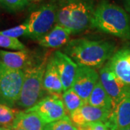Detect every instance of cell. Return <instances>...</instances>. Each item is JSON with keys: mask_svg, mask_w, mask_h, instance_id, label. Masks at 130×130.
<instances>
[{"mask_svg": "<svg viewBox=\"0 0 130 130\" xmlns=\"http://www.w3.org/2000/svg\"><path fill=\"white\" fill-rule=\"evenodd\" d=\"M116 46L104 40L77 38L70 41L65 46L64 53L78 66L101 68L115 54Z\"/></svg>", "mask_w": 130, "mask_h": 130, "instance_id": "obj_1", "label": "cell"}, {"mask_svg": "<svg viewBox=\"0 0 130 130\" xmlns=\"http://www.w3.org/2000/svg\"><path fill=\"white\" fill-rule=\"evenodd\" d=\"M90 27L121 39H130L129 15L124 8L108 0H101L96 5Z\"/></svg>", "mask_w": 130, "mask_h": 130, "instance_id": "obj_2", "label": "cell"}, {"mask_svg": "<svg viewBox=\"0 0 130 130\" xmlns=\"http://www.w3.org/2000/svg\"><path fill=\"white\" fill-rule=\"evenodd\" d=\"M56 5V24L71 34L83 32L91 25L94 0H59Z\"/></svg>", "mask_w": 130, "mask_h": 130, "instance_id": "obj_3", "label": "cell"}, {"mask_svg": "<svg viewBox=\"0 0 130 130\" xmlns=\"http://www.w3.org/2000/svg\"><path fill=\"white\" fill-rule=\"evenodd\" d=\"M48 59L45 58L38 64H32L24 70L23 83L17 106L28 109L35 106L43 98V80Z\"/></svg>", "mask_w": 130, "mask_h": 130, "instance_id": "obj_4", "label": "cell"}, {"mask_svg": "<svg viewBox=\"0 0 130 130\" xmlns=\"http://www.w3.org/2000/svg\"><path fill=\"white\" fill-rule=\"evenodd\" d=\"M56 12L55 3L42 5L31 12L25 22L28 25L27 36L38 41L46 35L56 25Z\"/></svg>", "mask_w": 130, "mask_h": 130, "instance_id": "obj_5", "label": "cell"}, {"mask_svg": "<svg viewBox=\"0 0 130 130\" xmlns=\"http://www.w3.org/2000/svg\"><path fill=\"white\" fill-rule=\"evenodd\" d=\"M23 70L11 69L0 61V103L8 106L17 104L23 83Z\"/></svg>", "mask_w": 130, "mask_h": 130, "instance_id": "obj_6", "label": "cell"}, {"mask_svg": "<svg viewBox=\"0 0 130 130\" xmlns=\"http://www.w3.org/2000/svg\"><path fill=\"white\" fill-rule=\"evenodd\" d=\"M25 111L36 113L46 125L67 116L61 98L53 94L43 98L35 106Z\"/></svg>", "mask_w": 130, "mask_h": 130, "instance_id": "obj_7", "label": "cell"}, {"mask_svg": "<svg viewBox=\"0 0 130 130\" xmlns=\"http://www.w3.org/2000/svg\"><path fill=\"white\" fill-rule=\"evenodd\" d=\"M100 82L113 102L112 109L127 95H130V85L123 83L106 64L99 72Z\"/></svg>", "mask_w": 130, "mask_h": 130, "instance_id": "obj_8", "label": "cell"}, {"mask_svg": "<svg viewBox=\"0 0 130 130\" xmlns=\"http://www.w3.org/2000/svg\"><path fill=\"white\" fill-rule=\"evenodd\" d=\"M99 79V73L94 68L78 66L72 88L88 103L89 96Z\"/></svg>", "mask_w": 130, "mask_h": 130, "instance_id": "obj_9", "label": "cell"}, {"mask_svg": "<svg viewBox=\"0 0 130 130\" xmlns=\"http://www.w3.org/2000/svg\"><path fill=\"white\" fill-rule=\"evenodd\" d=\"M111 114V111L102 108L85 104L70 114L71 120L78 128L96 122H106Z\"/></svg>", "mask_w": 130, "mask_h": 130, "instance_id": "obj_10", "label": "cell"}, {"mask_svg": "<svg viewBox=\"0 0 130 130\" xmlns=\"http://www.w3.org/2000/svg\"><path fill=\"white\" fill-rule=\"evenodd\" d=\"M60 76L64 91L73 85L78 65L70 56L61 51H56L51 56Z\"/></svg>", "mask_w": 130, "mask_h": 130, "instance_id": "obj_11", "label": "cell"}, {"mask_svg": "<svg viewBox=\"0 0 130 130\" xmlns=\"http://www.w3.org/2000/svg\"><path fill=\"white\" fill-rule=\"evenodd\" d=\"M106 64L123 83L130 85V48L116 51Z\"/></svg>", "mask_w": 130, "mask_h": 130, "instance_id": "obj_12", "label": "cell"}, {"mask_svg": "<svg viewBox=\"0 0 130 130\" xmlns=\"http://www.w3.org/2000/svg\"><path fill=\"white\" fill-rule=\"evenodd\" d=\"M106 123L111 130H120L130 126V95L112 109Z\"/></svg>", "mask_w": 130, "mask_h": 130, "instance_id": "obj_13", "label": "cell"}, {"mask_svg": "<svg viewBox=\"0 0 130 130\" xmlns=\"http://www.w3.org/2000/svg\"><path fill=\"white\" fill-rule=\"evenodd\" d=\"M0 61L11 69L25 70L33 64V61L26 50L7 51L0 50Z\"/></svg>", "mask_w": 130, "mask_h": 130, "instance_id": "obj_14", "label": "cell"}, {"mask_svg": "<svg viewBox=\"0 0 130 130\" xmlns=\"http://www.w3.org/2000/svg\"><path fill=\"white\" fill-rule=\"evenodd\" d=\"M70 35V31L56 24L46 35L39 39L38 43L43 48H57L68 43Z\"/></svg>", "mask_w": 130, "mask_h": 130, "instance_id": "obj_15", "label": "cell"}, {"mask_svg": "<svg viewBox=\"0 0 130 130\" xmlns=\"http://www.w3.org/2000/svg\"><path fill=\"white\" fill-rule=\"evenodd\" d=\"M43 88L44 91L53 95H57L64 92L61 79L52 57L47 62L43 80Z\"/></svg>", "mask_w": 130, "mask_h": 130, "instance_id": "obj_16", "label": "cell"}, {"mask_svg": "<svg viewBox=\"0 0 130 130\" xmlns=\"http://www.w3.org/2000/svg\"><path fill=\"white\" fill-rule=\"evenodd\" d=\"M46 124L36 113L31 111H19L12 124L13 128L25 130H45Z\"/></svg>", "mask_w": 130, "mask_h": 130, "instance_id": "obj_17", "label": "cell"}, {"mask_svg": "<svg viewBox=\"0 0 130 130\" xmlns=\"http://www.w3.org/2000/svg\"><path fill=\"white\" fill-rule=\"evenodd\" d=\"M88 103L93 106L102 108L111 111L113 107L111 98L103 87L100 79L93 88L92 93H90L88 100Z\"/></svg>", "mask_w": 130, "mask_h": 130, "instance_id": "obj_18", "label": "cell"}, {"mask_svg": "<svg viewBox=\"0 0 130 130\" xmlns=\"http://www.w3.org/2000/svg\"><path fill=\"white\" fill-rule=\"evenodd\" d=\"M61 100L66 111L70 114L87 103L72 88L63 92Z\"/></svg>", "mask_w": 130, "mask_h": 130, "instance_id": "obj_19", "label": "cell"}, {"mask_svg": "<svg viewBox=\"0 0 130 130\" xmlns=\"http://www.w3.org/2000/svg\"><path fill=\"white\" fill-rule=\"evenodd\" d=\"M18 113L10 106L0 103V126L12 127Z\"/></svg>", "mask_w": 130, "mask_h": 130, "instance_id": "obj_20", "label": "cell"}, {"mask_svg": "<svg viewBox=\"0 0 130 130\" xmlns=\"http://www.w3.org/2000/svg\"><path fill=\"white\" fill-rule=\"evenodd\" d=\"M45 130H79V128L71 120L70 116H65L62 119L45 126Z\"/></svg>", "mask_w": 130, "mask_h": 130, "instance_id": "obj_21", "label": "cell"}, {"mask_svg": "<svg viewBox=\"0 0 130 130\" xmlns=\"http://www.w3.org/2000/svg\"><path fill=\"white\" fill-rule=\"evenodd\" d=\"M0 47L17 51L25 50V45L19 41L18 38L5 36H0Z\"/></svg>", "mask_w": 130, "mask_h": 130, "instance_id": "obj_22", "label": "cell"}, {"mask_svg": "<svg viewBox=\"0 0 130 130\" xmlns=\"http://www.w3.org/2000/svg\"><path fill=\"white\" fill-rule=\"evenodd\" d=\"M27 33H28V25L25 23H24L13 27V28H9V29L4 30H1L0 36H8V37L18 38V37L23 36H27Z\"/></svg>", "mask_w": 130, "mask_h": 130, "instance_id": "obj_23", "label": "cell"}, {"mask_svg": "<svg viewBox=\"0 0 130 130\" xmlns=\"http://www.w3.org/2000/svg\"><path fill=\"white\" fill-rule=\"evenodd\" d=\"M1 5L12 12L20 11L28 5V0H0Z\"/></svg>", "mask_w": 130, "mask_h": 130, "instance_id": "obj_24", "label": "cell"}, {"mask_svg": "<svg viewBox=\"0 0 130 130\" xmlns=\"http://www.w3.org/2000/svg\"><path fill=\"white\" fill-rule=\"evenodd\" d=\"M79 130H111L106 122H96L79 127Z\"/></svg>", "mask_w": 130, "mask_h": 130, "instance_id": "obj_25", "label": "cell"}, {"mask_svg": "<svg viewBox=\"0 0 130 130\" xmlns=\"http://www.w3.org/2000/svg\"><path fill=\"white\" fill-rule=\"evenodd\" d=\"M121 2L124 9L130 13V0H121Z\"/></svg>", "mask_w": 130, "mask_h": 130, "instance_id": "obj_26", "label": "cell"}, {"mask_svg": "<svg viewBox=\"0 0 130 130\" xmlns=\"http://www.w3.org/2000/svg\"><path fill=\"white\" fill-rule=\"evenodd\" d=\"M0 130H10V128L5 127V126H0Z\"/></svg>", "mask_w": 130, "mask_h": 130, "instance_id": "obj_27", "label": "cell"}, {"mask_svg": "<svg viewBox=\"0 0 130 130\" xmlns=\"http://www.w3.org/2000/svg\"><path fill=\"white\" fill-rule=\"evenodd\" d=\"M10 130H25L23 129H20V128H13V127H10Z\"/></svg>", "mask_w": 130, "mask_h": 130, "instance_id": "obj_28", "label": "cell"}, {"mask_svg": "<svg viewBox=\"0 0 130 130\" xmlns=\"http://www.w3.org/2000/svg\"><path fill=\"white\" fill-rule=\"evenodd\" d=\"M120 130H130V126H126L125 128H124V129H120Z\"/></svg>", "mask_w": 130, "mask_h": 130, "instance_id": "obj_29", "label": "cell"}, {"mask_svg": "<svg viewBox=\"0 0 130 130\" xmlns=\"http://www.w3.org/2000/svg\"><path fill=\"white\" fill-rule=\"evenodd\" d=\"M28 1H38V0H28Z\"/></svg>", "mask_w": 130, "mask_h": 130, "instance_id": "obj_30", "label": "cell"}, {"mask_svg": "<svg viewBox=\"0 0 130 130\" xmlns=\"http://www.w3.org/2000/svg\"><path fill=\"white\" fill-rule=\"evenodd\" d=\"M0 7H1V4H0Z\"/></svg>", "mask_w": 130, "mask_h": 130, "instance_id": "obj_31", "label": "cell"}]
</instances>
